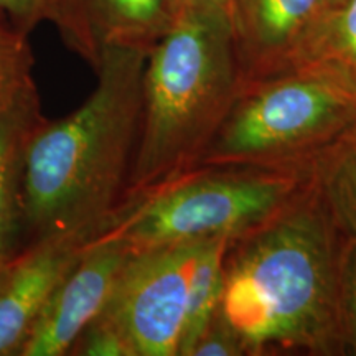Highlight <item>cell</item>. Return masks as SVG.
I'll list each match as a JSON object with an SVG mask.
<instances>
[{
    "label": "cell",
    "mask_w": 356,
    "mask_h": 356,
    "mask_svg": "<svg viewBox=\"0 0 356 356\" xmlns=\"http://www.w3.org/2000/svg\"><path fill=\"white\" fill-rule=\"evenodd\" d=\"M341 243L309 177L286 208L229 243L220 312L248 356L345 355Z\"/></svg>",
    "instance_id": "obj_1"
},
{
    "label": "cell",
    "mask_w": 356,
    "mask_h": 356,
    "mask_svg": "<svg viewBox=\"0 0 356 356\" xmlns=\"http://www.w3.org/2000/svg\"><path fill=\"white\" fill-rule=\"evenodd\" d=\"M147 51L111 50L95 91L61 119L44 118L25 160L24 248L104 233L121 210L140 131Z\"/></svg>",
    "instance_id": "obj_2"
},
{
    "label": "cell",
    "mask_w": 356,
    "mask_h": 356,
    "mask_svg": "<svg viewBox=\"0 0 356 356\" xmlns=\"http://www.w3.org/2000/svg\"><path fill=\"white\" fill-rule=\"evenodd\" d=\"M241 86L228 17L180 10L147 53L139 140L122 204L197 168Z\"/></svg>",
    "instance_id": "obj_3"
},
{
    "label": "cell",
    "mask_w": 356,
    "mask_h": 356,
    "mask_svg": "<svg viewBox=\"0 0 356 356\" xmlns=\"http://www.w3.org/2000/svg\"><path fill=\"white\" fill-rule=\"evenodd\" d=\"M305 184L304 172L197 167L122 204L104 233L132 249L236 239L277 215Z\"/></svg>",
    "instance_id": "obj_4"
},
{
    "label": "cell",
    "mask_w": 356,
    "mask_h": 356,
    "mask_svg": "<svg viewBox=\"0 0 356 356\" xmlns=\"http://www.w3.org/2000/svg\"><path fill=\"white\" fill-rule=\"evenodd\" d=\"M353 124V102L314 78L284 73L246 81L198 167L307 173Z\"/></svg>",
    "instance_id": "obj_5"
},
{
    "label": "cell",
    "mask_w": 356,
    "mask_h": 356,
    "mask_svg": "<svg viewBox=\"0 0 356 356\" xmlns=\"http://www.w3.org/2000/svg\"><path fill=\"white\" fill-rule=\"evenodd\" d=\"M203 241L131 248L99 317L121 333L132 356H180L190 277Z\"/></svg>",
    "instance_id": "obj_6"
},
{
    "label": "cell",
    "mask_w": 356,
    "mask_h": 356,
    "mask_svg": "<svg viewBox=\"0 0 356 356\" xmlns=\"http://www.w3.org/2000/svg\"><path fill=\"white\" fill-rule=\"evenodd\" d=\"M131 251L115 234L101 233L91 239L53 292L19 356L68 355L79 333L104 310Z\"/></svg>",
    "instance_id": "obj_7"
},
{
    "label": "cell",
    "mask_w": 356,
    "mask_h": 356,
    "mask_svg": "<svg viewBox=\"0 0 356 356\" xmlns=\"http://www.w3.org/2000/svg\"><path fill=\"white\" fill-rule=\"evenodd\" d=\"M180 13V0H47V20L92 71L111 50L150 51Z\"/></svg>",
    "instance_id": "obj_8"
},
{
    "label": "cell",
    "mask_w": 356,
    "mask_h": 356,
    "mask_svg": "<svg viewBox=\"0 0 356 356\" xmlns=\"http://www.w3.org/2000/svg\"><path fill=\"white\" fill-rule=\"evenodd\" d=\"M338 0H233L231 29L243 83L289 73L293 56Z\"/></svg>",
    "instance_id": "obj_9"
},
{
    "label": "cell",
    "mask_w": 356,
    "mask_h": 356,
    "mask_svg": "<svg viewBox=\"0 0 356 356\" xmlns=\"http://www.w3.org/2000/svg\"><path fill=\"white\" fill-rule=\"evenodd\" d=\"M91 239L58 236L25 246L0 269V356H19L53 292Z\"/></svg>",
    "instance_id": "obj_10"
},
{
    "label": "cell",
    "mask_w": 356,
    "mask_h": 356,
    "mask_svg": "<svg viewBox=\"0 0 356 356\" xmlns=\"http://www.w3.org/2000/svg\"><path fill=\"white\" fill-rule=\"evenodd\" d=\"M43 119L38 91L0 111V264L24 249L26 150Z\"/></svg>",
    "instance_id": "obj_11"
},
{
    "label": "cell",
    "mask_w": 356,
    "mask_h": 356,
    "mask_svg": "<svg viewBox=\"0 0 356 356\" xmlns=\"http://www.w3.org/2000/svg\"><path fill=\"white\" fill-rule=\"evenodd\" d=\"M289 73L317 79L356 106V0H338L296 53Z\"/></svg>",
    "instance_id": "obj_12"
},
{
    "label": "cell",
    "mask_w": 356,
    "mask_h": 356,
    "mask_svg": "<svg viewBox=\"0 0 356 356\" xmlns=\"http://www.w3.org/2000/svg\"><path fill=\"white\" fill-rule=\"evenodd\" d=\"M307 177L341 238H356V124L314 160Z\"/></svg>",
    "instance_id": "obj_13"
},
{
    "label": "cell",
    "mask_w": 356,
    "mask_h": 356,
    "mask_svg": "<svg viewBox=\"0 0 356 356\" xmlns=\"http://www.w3.org/2000/svg\"><path fill=\"white\" fill-rule=\"evenodd\" d=\"M231 241L233 239L229 238H211L204 239L200 248L190 277L180 356H190L200 335L220 310L225 280V257Z\"/></svg>",
    "instance_id": "obj_14"
},
{
    "label": "cell",
    "mask_w": 356,
    "mask_h": 356,
    "mask_svg": "<svg viewBox=\"0 0 356 356\" xmlns=\"http://www.w3.org/2000/svg\"><path fill=\"white\" fill-rule=\"evenodd\" d=\"M29 32L0 10V111L38 91Z\"/></svg>",
    "instance_id": "obj_15"
},
{
    "label": "cell",
    "mask_w": 356,
    "mask_h": 356,
    "mask_svg": "<svg viewBox=\"0 0 356 356\" xmlns=\"http://www.w3.org/2000/svg\"><path fill=\"white\" fill-rule=\"evenodd\" d=\"M338 302L345 355L356 356V238H343L338 262Z\"/></svg>",
    "instance_id": "obj_16"
},
{
    "label": "cell",
    "mask_w": 356,
    "mask_h": 356,
    "mask_svg": "<svg viewBox=\"0 0 356 356\" xmlns=\"http://www.w3.org/2000/svg\"><path fill=\"white\" fill-rule=\"evenodd\" d=\"M71 356H132L127 341L108 320L97 317L71 346Z\"/></svg>",
    "instance_id": "obj_17"
},
{
    "label": "cell",
    "mask_w": 356,
    "mask_h": 356,
    "mask_svg": "<svg viewBox=\"0 0 356 356\" xmlns=\"http://www.w3.org/2000/svg\"><path fill=\"white\" fill-rule=\"evenodd\" d=\"M246 350L241 338L229 327V323L222 318L221 312L213 317V320L200 335L197 343L190 351V356H244Z\"/></svg>",
    "instance_id": "obj_18"
},
{
    "label": "cell",
    "mask_w": 356,
    "mask_h": 356,
    "mask_svg": "<svg viewBox=\"0 0 356 356\" xmlns=\"http://www.w3.org/2000/svg\"><path fill=\"white\" fill-rule=\"evenodd\" d=\"M0 10L30 33L35 26L47 20V0H0Z\"/></svg>",
    "instance_id": "obj_19"
},
{
    "label": "cell",
    "mask_w": 356,
    "mask_h": 356,
    "mask_svg": "<svg viewBox=\"0 0 356 356\" xmlns=\"http://www.w3.org/2000/svg\"><path fill=\"white\" fill-rule=\"evenodd\" d=\"M231 6L233 0H180V10L193 8V10L215 12L226 15L231 20Z\"/></svg>",
    "instance_id": "obj_20"
},
{
    "label": "cell",
    "mask_w": 356,
    "mask_h": 356,
    "mask_svg": "<svg viewBox=\"0 0 356 356\" xmlns=\"http://www.w3.org/2000/svg\"><path fill=\"white\" fill-rule=\"evenodd\" d=\"M2 266H3V264H0V269H2Z\"/></svg>",
    "instance_id": "obj_21"
}]
</instances>
